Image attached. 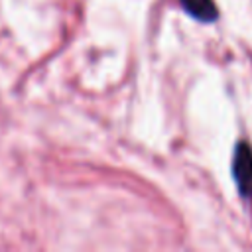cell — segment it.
Instances as JSON below:
<instances>
[{
	"mask_svg": "<svg viewBox=\"0 0 252 252\" xmlns=\"http://www.w3.org/2000/svg\"><path fill=\"white\" fill-rule=\"evenodd\" d=\"M181 8L199 22H215L217 20V6L213 0H179Z\"/></svg>",
	"mask_w": 252,
	"mask_h": 252,
	"instance_id": "2",
	"label": "cell"
},
{
	"mask_svg": "<svg viewBox=\"0 0 252 252\" xmlns=\"http://www.w3.org/2000/svg\"><path fill=\"white\" fill-rule=\"evenodd\" d=\"M232 173L240 189V195L252 197V148L246 142H240L234 150Z\"/></svg>",
	"mask_w": 252,
	"mask_h": 252,
	"instance_id": "1",
	"label": "cell"
}]
</instances>
